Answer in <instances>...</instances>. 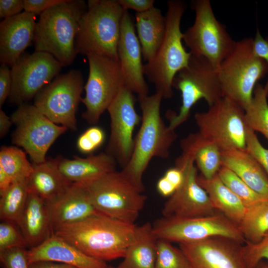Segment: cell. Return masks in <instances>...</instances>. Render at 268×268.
Segmentation results:
<instances>
[{
	"label": "cell",
	"instance_id": "6da1fadb",
	"mask_svg": "<svg viewBox=\"0 0 268 268\" xmlns=\"http://www.w3.org/2000/svg\"><path fill=\"white\" fill-rule=\"evenodd\" d=\"M136 226L99 212L64 225L53 233L85 254L105 261L123 258L134 239Z\"/></svg>",
	"mask_w": 268,
	"mask_h": 268
},
{
	"label": "cell",
	"instance_id": "7a4b0ae2",
	"mask_svg": "<svg viewBox=\"0 0 268 268\" xmlns=\"http://www.w3.org/2000/svg\"><path fill=\"white\" fill-rule=\"evenodd\" d=\"M162 99L159 92L139 99L141 124L134 137L131 158L121 170L142 192L143 175L150 161L154 157L167 158L177 138L175 130L169 129L161 117Z\"/></svg>",
	"mask_w": 268,
	"mask_h": 268
},
{
	"label": "cell",
	"instance_id": "3957f363",
	"mask_svg": "<svg viewBox=\"0 0 268 268\" xmlns=\"http://www.w3.org/2000/svg\"><path fill=\"white\" fill-rule=\"evenodd\" d=\"M87 8L81 0H65L40 15L33 40L35 51L52 55L63 66L77 55L75 42L80 19Z\"/></svg>",
	"mask_w": 268,
	"mask_h": 268
},
{
	"label": "cell",
	"instance_id": "277c9868",
	"mask_svg": "<svg viewBox=\"0 0 268 268\" xmlns=\"http://www.w3.org/2000/svg\"><path fill=\"white\" fill-rule=\"evenodd\" d=\"M185 8V3L181 0L168 1L163 40L154 56L143 65L144 75L154 84L156 92L160 93L164 99L173 97V79L180 70L188 67L192 56L182 43L180 25Z\"/></svg>",
	"mask_w": 268,
	"mask_h": 268
},
{
	"label": "cell",
	"instance_id": "5b68a950",
	"mask_svg": "<svg viewBox=\"0 0 268 268\" xmlns=\"http://www.w3.org/2000/svg\"><path fill=\"white\" fill-rule=\"evenodd\" d=\"M75 38L77 54L119 61L118 47L125 10L117 0H89Z\"/></svg>",
	"mask_w": 268,
	"mask_h": 268
},
{
	"label": "cell",
	"instance_id": "8992f818",
	"mask_svg": "<svg viewBox=\"0 0 268 268\" xmlns=\"http://www.w3.org/2000/svg\"><path fill=\"white\" fill-rule=\"evenodd\" d=\"M268 73V65L254 51L253 38L236 42L218 68L223 97L245 111L251 102L257 82Z\"/></svg>",
	"mask_w": 268,
	"mask_h": 268
},
{
	"label": "cell",
	"instance_id": "52a82bcc",
	"mask_svg": "<svg viewBox=\"0 0 268 268\" xmlns=\"http://www.w3.org/2000/svg\"><path fill=\"white\" fill-rule=\"evenodd\" d=\"M79 184L86 190L98 212L130 224H134L146 199L121 171Z\"/></svg>",
	"mask_w": 268,
	"mask_h": 268
},
{
	"label": "cell",
	"instance_id": "ba28073f",
	"mask_svg": "<svg viewBox=\"0 0 268 268\" xmlns=\"http://www.w3.org/2000/svg\"><path fill=\"white\" fill-rule=\"evenodd\" d=\"M172 87L181 92L182 97L179 112L167 113L168 127L173 130L187 121L192 108L200 100L204 99L210 107L223 97L218 68L202 57L191 56L188 67L175 76Z\"/></svg>",
	"mask_w": 268,
	"mask_h": 268
},
{
	"label": "cell",
	"instance_id": "9c48e42d",
	"mask_svg": "<svg viewBox=\"0 0 268 268\" xmlns=\"http://www.w3.org/2000/svg\"><path fill=\"white\" fill-rule=\"evenodd\" d=\"M191 6L195 12V19L183 33V41L192 56L204 58L218 68L236 41L226 26L217 20L209 0H193Z\"/></svg>",
	"mask_w": 268,
	"mask_h": 268
},
{
	"label": "cell",
	"instance_id": "30bf717a",
	"mask_svg": "<svg viewBox=\"0 0 268 268\" xmlns=\"http://www.w3.org/2000/svg\"><path fill=\"white\" fill-rule=\"evenodd\" d=\"M199 133L222 151L246 149L247 125L244 110L223 97L205 112L194 116Z\"/></svg>",
	"mask_w": 268,
	"mask_h": 268
},
{
	"label": "cell",
	"instance_id": "8fae6325",
	"mask_svg": "<svg viewBox=\"0 0 268 268\" xmlns=\"http://www.w3.org/2000/svg\"><path fill=\"white\" fill-rule=\"evenodd\" d=\"M86 57L89 74L84 86L85 95L81 100L86 108L82 117L96 125L125 85L119 61L95 54Z\"/></svg>",
	"mask_w": 268,
	"mask_h": 268
},
{
	"label": "cell",
	"instance_id": "7c38bea8",
	"mask_svg": "<svg viewBox=\"0 0 268 268\" xmlns=\"http://www.w3.org/2000/svg\"><path fill=\"white\" fill-rule=\"evenodd\" d=\"M152 231L157 239L179 244L213 236L228 237L243 244L246 242L238 226L217 211L198 217H163L152 225Z\"/></svg>",
	"mask_w": 268,
	"mask_h": 268
},
{
	"label": "cell",
	"instance_id": "4fadbf2b",
	"mask_svg": "<svg viewBox=\"0 0 268 268\" xmlns=\"http://www.w3.org/2000/svg\"><path fill=\"white\" fill-rule=\"evenodd\" d=\"M83 84L80 70L73 69L60 74L37 93L34 105L56 124L76 131V113Z\"/></svg>",
	"mask_w": 268,
	"mask_h": 268
},
{
	"label": "cell",
	"instance_id": "5bb4252c",
	"mask_svg": "<svg viewBox=\"0 0 268 268\" xmlns=\"http://www.w3.org/2000/svg\"><path fill=\"white\" fill-rule=\"evenodd\" d=\"M10 118L16 126L12 142L22 147L33 164L45 162L51 146L67 130L51 121L34 105L26 103L19 105Z\"/></svg>",
	"mask_w": 268,
	"mask_h": 268
},
{
	"label": "cell",
	"instance_id": "9a60e30c",
	"mask_svg": "<svg viewBox=\"0 0 268 268\" xmlns=\"http://www.w3.org/2000/svg\"><path fill=\"white\" fill-rule=\"evenodd\" d=\"M63 66L51 54L35 51L22 54L11 67L9 101L18 106L35 97L58 75Z\"/></svg>",
	"mask_w": 268,
	"mask_h": 268
},
{
	"label": "cell",
	"instance_id": "2e32d148",
	"mask_svg": "<svg viewBox=\"0 0 268 268\" xmlns=\"http://www.w3.org/2000/svg\"><path fill=\"white\" fill-rule=\"evenodd\" d=\"M175 166L182 170L183 180L164 204L163 217H192L215 213L207 193L198 182L197 169L193 155L182 150Z\"/></svg>",
	"mask_w": 268,
	"mask_h": 268
},
{
	"label": "cell",
	"instance_id": "e0dca14e",
	"mask_svg": "<svg viewBox=\"0 0 268 268\" xmlns=\"http://www.w3.org/2000/svg\"><path fill=\"white\" fill-rule=\"evenodd\" d=\"M134 93L124 87L110 104L107 111L110 119L111 133L106 152L123 168L132 154L134 133L141 122L135 108Z\"/></svg>",
	"mask_w": 268,
	"mask_h": 268
},
{
	"label": "cell",
	"instance_id": "ac0fdd59",
	"mask_svg": "<svg viewBox=\"0 0 268 268\" xmlns=\"http://www.w3.org/2000/svg\"><path fill=\"white\" fill-rule=\"evenodd\" d=\"M190 268H249L244 259L243 244L223 236H213L179 244Z\"/></svg>",
	"mask_w": 268,
	"mask_h": 268
},
{
	"label": "cell",
	"instance_id": "d6986e66",
	"mask_svg": "<svg viewBox=\"0 0 268 268\" xmlns=\"http://www.w3.org/2000/svg\"><path fill=\"white\" fill-rule=\"evenodd\" d=\"M118 53L125 87L137 94L139 99L147 96L148 86L144 79L140 44L128 10L124 13Z\"/></svg>",
	"mask_w": 268,
	"mask_h": 268
},
{
	"label": "cell",
	"instance_id": "ffe728a7",
	"mask_svg": "<svg viewBox=\"0 0 268 268\" xmlns=\"http://www.w3.org/2000/svg\"><path fill=\"white\" fill-rule=\"evenodd\" d=\"M36 15L24 11L0 23V61L11 67L33 42Z\"/></svg>",
	"mask_w": 268,
	"mask_h": 268
},
{
	"label": "cell",
	"instance_id": "44dd1931",
	"mask_svg": "<svg viewBox=\"0 0 268 268\" xmlns=\"http://www.w3.org/2000/svg\"><path fill=\"white\" fill-rule=\"evenodd\" d=\"M46 202L53 233L64 225L83 220L98 213L86 190L79 183H72L60 196Z\"/></svg>",
	"mask_w": 268,
	"mask_h": 268
},
{
	"label": "cell",
	"instance_id": "7402d4cb",
	"mask_svg": "<svg viewBox=\"0 0 268 268\" xmlns=\"http://www.w3.org/2000/svg\"><path fill=\"white\" fill-rule=\"evenodd\" d=\"M29 265L39 261L65 264L76 268H107L104 261L91 257L54 235L39 246L27 250Z\"/></svg>",
	"mask_w": 268,
	"mask_h": 268
},
{
	"label": "cell",
	"instance_id": "603a6c76",
	"mask_svg": "<svg viewBox=\"0 0 268 268\" xmlns=\"http://www.w3.org/2000/svg\"><path fill=\"white\" fill-rule=\"evenodd\" d=\"M16 224L30 249L37 247L52 234L47 202L29 191L25 206Z\"/></svg>",
	"mask_w": 268,
	"mask_h": 268
},
{
	"label": "cell",
	"instance_id": "cb8c5ba5",
	"mask_svg": "<svg viewBox=\"0 0 268 268\" xmlns=\"http://www.w3.org/2000/svg\"><path fill=\"white\" fill-rule=\"evenodd\" d=\"M62 174L72 183H83L116 170L117 162L108 153L102 152L85 158L77 156L73 159L55 158Z\"/></svg>",
	"mask_w": 268,
	"mask_h": 268
},
{
	"label": "cell",
	"instance_id": "d4e9b609",
	"mask_svg": "<svg viewBox=\"0 0 268 268\" xmlns=\"http://www.w3.org/2000/svg\"><path fill=\"white\" fill-rule=\"evenodd\" d=\"M222 166L233 171L254 191L268 197V176L246 149L222 151Z\"/></svg>",
	"mask_w": 268,
	"mask_h": 268
},
{
	"label": "cell",
	"instance_id": "484cf974",
	"mask_svg": "<svg viewBox=\"0 0 268 268\" xmlns=\"http://www.w3.org/2000/svg\"><path fill=\"white\" fill-rule=\"evenodd\" d=\"M33 164L32 171L27 180L29 191L46 201L59 197L72 184L60 172L55 159Z\"/></svg>",
	"mask_w": 268,
	"mask_h": 268
},
{
	"label": "cell",
	"instance_id": "4316f807",
	"mask_svg": "<svg viewBox=\"0 0 268 268\" xmlns=\"http://www.w3.org/2000/svg\"><path fill=\"white\" fill-rule=\"evenodd\" d=\"M197 181L207 193L214 209L238 226L246 210L244 202L223 183L217 174L210 179L200 175Z\"/></svg>",
	"mask_w": 268,
	"mask_h": 268
},
{
	"label": "cell",
	"instance_id": "83f0119b",
	"mask_svg": "<svg viewBox=\"0 0 268 268\" xmlns=\"http://www.w3.org/2000/svg\"><path fill=\"white\" fill-rule=\"evenodd\" d=\"M137 36L142 57L146 62L154 56L163 40L166 31V18L159 8L150 9L135 14Z\"/></svg>",
	"mask_w": 268,
	"mask_h": 268
},
{
	"label": "cell",
	"instance_id": "f1b7e54d",
	"mask_svg": "<svg viewBox=\"0 0 268 268\" xmlns=\"http://www.w3.org/2000/svg\"><path fill=\"white\" fill-rule=\"evenodd\" d=\"M157 240L150 223L136 226L134 239L119 268H155Z\"/></svg>",
	"mask_w": 268,
	"mask_h": 268
},
{
	"label": "cell",
	"instance_id": "f546056e",
	"mask_svg": "<svg viewBox=\"0 0 268 268\" xmlns=\"http://www.w3.org/2000/svg\"><path fill=\"white\" fill-rule=\"evenodd\" d=\"M182 150L191 153L201 175L206 179L213 178L222 166V151L214 143L198 132L190 134L181 141Z\"/></svg>",
	"mask_w": 268,
	"mask_h": 268
},
{
	"label": "cell",
	"instance_id": "4dcf8cb0",
	"mask_svg": "<svg viewBox=\"0 0 268 268\" xmlns=\"http://www.w3.org/2000/svg\"><path fill=\"white\" fill-rule=\"evenodd\" d=\"M238 227L246 242L260 241L268 231V197H263L247 205Z\"/></svg>",
	"mask_w": 268,
	"mask_h": 268
},
{
	"label": "cell",
	"instance_id": "1f68e13d",
	"mask_svg": "<svg viewBox=\"0 0 268 268\" xmlns=\"http://www.w3.org/2000/svg\"><path fill=\"white\" fill-rule=\"evenodd\" d=\"M28 178L14 182L0 199V218L16 224L25 206L29 189Z\"/></svg>",
	"mask_w": 268,
	"mask_h": 268
},
{
	"label": "cell",
	"instance_id": "d6a6232c",
	"mask_svg": "<svg viewBox=\"0 0 268 268\" xmlns=\"http://www.w3.org/2000/svg\"><path fill=\"white\" fill-rule=\"evenodd\" d=\"M268 89L257 83L251 102L245 110L247 126L254 132L263 134L268 141Z\"/></svg>",
	"mask_w": 268,
	"mask_h": 268
},
{
	"label": "cell",
	"instance_id": "836d02e7",
	"mask_svg": "<svg viewBox=\"0 0 268 268\" xmlns=\"http://www.w3.org/2000/svg\"><path fill=\"white\" fill-rule=\"evenodd\" d=\"M33 164L28 160L25 152L16 146H2L0 150V170L14 183L28 178Z\"/></svg>",
	"mask_w": 268,
	"mask_h": 268
},
{
	"label": "cell",
	"instance_id": "e575fe53",
	"mask_svg": "<svg viewBox=\"0 0 268 268\" xmlns=\"http://www.w3.org/2000/svg\"><path fill=\"white\" fill-rule=\"evenodd\" d=\"M155 268H190L189 262L180 248L171 242L157 239Z\"/></svg>",
	"mask_w": 268,
	"mask_h": 268
},
{
	"label": "cell",
	"instance_id": "d590c367",
	"mask_svg": "<svg viewBox=\"0 0 268 268\" xmlns=\"http://www.w3.org/2000/svg\"><path fill=\"white\" fill-rule=\"evenodd\" d=\"M223 183L247 205L265 197L252 189L235 173L222 166L217 173Z\"/></svg>",
	"mask_w": 268,
	"mask_h": 268
},
{
	"label": "cell",
	"instance_id": "8d00e7d4",
	"mask_svg": "<svg viewBox=\"0 0 268 268\" xmlns=\"http://www.w3.org/2000/svg\"><path fill=\"white\" fill-rule=\"evenodd\" d=\"M26 247L27 242L17 225L13 222L2 220L0 224V251Z\"/></svg>",
	"mask_w": 268,
	"mask_h": 268
},
{
	"label": "cell",
	"instance_id": "74e56055",
	"mask_svg": "<svg viewBox=\"0 0 268 268\" xmlns=\"http://www.w3.org/2000/svg\"><path fill=\"white\" fill-rule=\"evenodd\" d=\"M243 255L249 268H254L261 261L268 264V231L257 243L245 242L242 246Z\"/></svg>",
	"mask_w": 268,
	"mask_h": 268
},
{
	"label": "cell",
	"instance_id": "f35d334b",
	"mask_svg": "<svg viewBox=\"0 0 268 268\" xmlns=\"http://www.w3.org/2000/svg\"><path fill=\"white\" fill-rule=\"evenodd\" d=\"M105 134L101 128L93 126L87 129L78 138L77 147L83 153H91L104 142Z\"/></svg>",
	"mask_w": 268,
	"mask_h": 268
},
{
	"label": "cell",
	"instance_id": "ab89813d",
	"mask_svg": "<svg viewBox=\"0 0 268 268\" xmlns=\"http://www.w3.org/2000/svg\"><path fill=\"white\" fill-rule=\"evenodd\" d=\"M24 247H15L0 251V260L5 268H29Z\"/></svg>",
	"mask_w": 268,
	"mask_h": 268
},
{
	"label": "cell",
	"instance_id": "60d3db41",
	"mask_svg": "<svg viewBox=\"0 0 268 268\" xmlns=\"http://www.w3.org/2000/svg\"><path fill=\"white\" fill-rule=\"evenodd\" d=\"M246 150L258 161L268 176V149L261 144L255 132L247 126Z\"/></svg>",
	"mask_w": 268,
	"mask_h": 268
},
{
	"label": "cell",
	"instance_id": "b9f144b4",
	"mask_svg": "<svg viewBox=\"0 0 268 268\" xmlns=\"http://www.w3.org/2000/svg\"><path fill=\"white\" fill-rule=\"evenodd\" d=\"M12 86L11 71L7 65L1 64L0 67V107L9 97Z\"/></svg>",
	"mask_w": 268,
	"mask_h": 268
},
{
	"label": "cell",
	"instance_id": "7bdbcfd3",
	"mask_svg": "<svg viewBox=\"0 0 268 268\" xmlns=\"http://www.w3.org/2000/svg\"><path fill=\"white\" fill-rule=\"evenodd\" d=\"M65 0H23L25 11L35 15H40L46 10Z\"/></svg>",
	"mask_w": 268,
	"mask_h": 268
},
{
	"label": "cell",
	"instance_id": "ee69618b",
	"mask_svg": "<svg viewBox=\"0 0 268 268\" xmlns=\"http://www.w3.org/2000/svg\"><path fill=\"white\" fill-rule=\"evenodd\" d=\"M24 9L23 0H0V17L7 18L16 15Z\"/></svg>",
	"mask_w": 268,
	"mask_h": 268
},
{
	"label": "cell",
	"instance_id": "f6af8a7d",
	"mask_svg": "<svg viewBox=\"0 0 268 268\" xmlns=\"http://www.w3.org/2000/svg\"><path fill=\"white\" fill-rule=\"evenodd\" d=\"M124 10L133 9L136 13L146 11L154 7V0H117Z\"/></svg>",
	"mask_w": 268,
	"mask_h": 268
},
{
	"label": "cell",
	"instance_id": "bcb514c9",
	"mask_svg": "<svg viewBox=\"0 0 268 268\" xmlns=\"http://www.w3.org/2000/svg\"><path fill=\"white\" fill-rule=\"evenodd\" d=\"M253 47L255 54L268 66V41L262 36L258 29L255 38H253ZM266 86L268 89V79Z\"/></svg>",
	"mask_w": 268,
	"mask_h": 268
},
{
	"label": "cell",
	"instance_id": "7dc6e473",
	"mask_svg": "<svg viewBox=\"0 0 268 268\" xmlns=\"http://www.w3.org/2000/svg\"><path fill=\"white\" fill-rule=\"evenodd\" d=\"M177 189L182 183L183 180V173L182 170L178 167L175 166L168 169L164 176Z\"/></svg>",
	"mask_w": 268,
	"mask_h": 268
},
{
	"label": "cell",
	"instance_id": "c3c4849f",
	"mask_svg": "<svg viewBox=\"0 0 268 268\" xmlns=\"http://www.w3.org/2000/svg\"><path fill=\"white\" fill-rule=\"evenodd\" d=\"M156 188L158 192L162 196L170 197L177 190L176 188L164 176L157 182Z\"/></svg>",
	"mask_w": 268,
	"mask_h": 268
},
{
	"label": "cell",
	"instance_id": "681fc988",
	"mask_svg": "<svg viewBox=\"0 0 268 268\" xmlns=\"http://www.w3.org/2000/svg\"><path fill=\"white\" fill-rule=\"evenodd\" d=\"M29 268H76L68 265L50 262L39 261L31 263L29 265Z\"/></svg>",
	"mask_w": 268,
	"mask_h": 268
},
{
	"label": "cell",
	"instance_id": "f907efd6",
	"mask_svg": "<svg viewBox=\"0 0 268 268\" xmlns=\"http://www.w3.org/2000/svg\"><path fill=\"white\" fill-rule=\"evenodd\" d=\"M13 122L11 118L8 117L0 108V137L5 136L8 133Z\"/></svg>",
	"mask_w": 268,
	"mask_h": 268
},
{
	"label": "cell",
	"instance_id": "816d5d0a",
	"mask_svg": "<svg viewBox=\"0 0 268 268\" xmlns=\"http://www.w3.org/2000/svg\"><path fill=\"white\" fill-rule=\"evenodd\" d=\"M254 268H268V264L266 261L262 260Z\"/></svg>",
	"mask_w": 268,
	"mask_h": 268
},
{
	"label": "cell",
	"instance_id": "f5cc1de1",
	"mask_svg": "<svg viewBox=\"0 0 268 268\" xmlns=\"http://www.w3.org/2000/svg\"><path fill=\"white\" fill-rule=\"evenodd\" d=\"M107 268H119V267H116V268H114V267H112L109 266Z\"/></svg>",
	"mask_w": 268,
	"mask_h": 268
},
{
	"label": "cell",
	"instance_id": "db71d44e",
	"mask_svg": "<svg viewBox=\"0 0 268 268\" xmlns=\"http://www.w3.org/2000/svg\"><path fill=\"white\" fill-rule=\"evenodd\" d=\"M266 39V40H267V41H268V36H267V37Z\"/></svg>",
	"mask_w": 268,
	"mask_h": 268
}]
</instances>
